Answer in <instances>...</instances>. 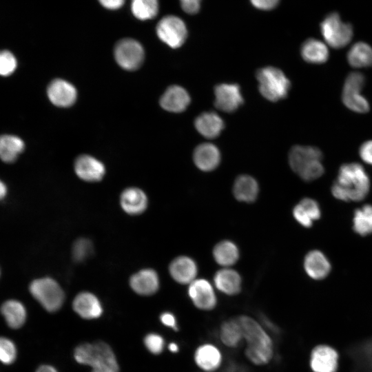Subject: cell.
Wrapping results in <instances>:
<instances>
[{
    "mask_svg": "<svg viewBox=\"0 0 372 372\" xmlns=\"http://www.w3.org/2000/svg\"><path fill=\"white\" fill-rule=\"evenodd\" d=\"M238 321L246 344L245 354L252 364L263 366L269 364L274 354L271 337L262 324L254 318L241 315L236 317Z\"/></svg>",
    "mask_w": 372,
    "mask_h": 372,
    "instance_id": "6da1fadb",
    "label": "cell"
},
{
    "mask_svg": "<svg viewBox=\"0 0 372 372\" xmlns=\"http://www.w3.org/2000/svg\"><path fill=\"white\" fill-rule=\"evenodd\" d=\"M370 179L362 165L358 163L343 164L331 187L333 196L343 201H360L370 189Z\"/></svg>",
    "mask_w": 372,
    "mask_h": 372,
    "instance_id": "7a4b0ae2",
    "label": "cell"
},
{
    "mask_svg": "<svg viewBox=\"0 0 372 372\" xmlns=\"http://www.w3.org/2000/svg\"><path fill=\"white\" fill-rule=\"evenodd\" d=\"M74 358L79 364L92 367L91 372H119L112 349L103 342L79 345L74 351Z\"/></svg>",
    "mask_w": 372,
    "mask_h": 372,
    "instance_id": "3957f363",
    "label": "cell"
},
{
    "mask_svg": "<svg viewBox=\"0 0 372 372\" xmlns=\"http://www.w3.org/2000/svg\"><path fill=\"white\" fill-rule=\"evenodd\" d=\"M322 153L317 147L295 145L289 153V163L291 169L302 179L311 181L324 173Z\"/></svg>",
    "mask_w": 372,
    "mask_h": 372,
    "instance_id": "277c9868",
    "label": "cell"
},
{
    "mask_svg": "<svg viewBox=\"0 0 372 372\" xmlns=\"http://www.w3.org/2000/svg\"><path fill=\"white\" fill-rule=\"evenodd\" d=\"M261 94L270 101H278L288 94L290 81L280 69L267 66L256 72Z\"/></svg>",
    "mask_w": 372,
    "mask_h": 372,
    "instance_id": "5b68a950",
    "label": "cell"
},
{
    "mask_svg": "<svg viewBox=\"0 0 372 372\" xmlns=\"http://www.w3.org/2000/svg\"><path fill=\"white\" fill-rule=\"evenodd\" d=\"M29 289L34 299L49 312L58 311L64 302V293L52 278L36 279L30 283Z\"/></svg>",
    "mask_w": 372,
    "mask_h": 372,
    "instance_id": "8992f818",
    "label": "cell"
},
{
    "mask_svg": "<svg viewBox=\"0 0 372 372\" xmlns=\"http://www.w3.org/2000/svg\"><path fill=\"white\" fill-rule=\"evenodd\" d=\"M320 31L327 44L335 49L348 45L353 34L351 25L342 21L337 12H331L324 19Z\"/></svg>",
    "mask_w": 372,
    "mask_h": 372,
    "instance_id": "52a82bcc",
    "label": "cell"
},
{
    "mask_svg": "<svg viewBox=\"0 0 372 372\" xmlns=\"http://www.w3.org/2000/svg\"><path fill=\"white\" fill-rule=\"evenodd\" d=\"M365 83L363 74L352 72L347 76L342 92V101L349 110L357 113H366L370 105L367 99L362 94Z\"/></svg>",
    "mask_w": 372,
    "mask_h": 372,
    "instance_id": "ba28073f",
    "label": "cell"
},
{
    "mask_svg": "<svg viewBox=\"0 0 372 372\" xmlns=\"http://www.w3.org/2000/svg\"><path fill=\"white\" fill-rule=\"evenodd\" d=\"M117 63L127 70L138 69L143 62L144 50L139 42L132 39H123L117 42L114 50Z\"/></svg>",
    "mask_w": 372,
    "mask_h": 372,
    "instance_id": "9c48e42d",
    "label": "cell"
},
{
    "mask_svg": "<svg viewBox=\"0 0 372 372\" xmlns=\"http://www.w3.org/2000/svg\"><path fill=\"white\" fill-rule=\"evenodd\" d=\"M158 38L172 48L180 47L187 36L185 23L178 17L168 15L162 18L157 24Z\"/></svg>",
    "mask_w": 372,
    "mask_h": 372,
    "instance_id": "30bf717a",
    "label": "cell"
},
{
    "mask_svg": "<svg viewBox=\"0 0 372 372\" xmlns=\"http://www.w3.org/2000/svg\"><path fill=\"white\" fill-rule=\"evenodd\" d=\"M188 295L194 305L202 311H211L217 304V298L211 285L205 279L192 281Z\"/></svg>",
    "mask_w": 372,
    "mask_h": 372,
    "instance_id": "8fae6325",
    "label": "cell"
},
{
    "mask_svg": "<svg viewBox=\"0 0 372 372\" xmlns=\"http://www.w3.org/2000/svg\"><path fill=\"white\" fill-rule=\"evenodd\" d=\"M215 106L221 111L232 112L243 103L242 96L238 85L222 83L214 89Z\"/></svg>",
    "mask_w": 372,
    "mask_h": 372,
    "instance_id": "7c38bea8",
    "label": "cell"
},
{
    "mask_svg": "<svg viewBox=\"0 0 372 372\" xmlns=\"http://www.w3.org/2000/svg\"><path fill=\"white\" fill-rule=\"evenodd\" d=\"M347 354L352 372H372V336L350 346Z\"/></svg>",
    "mask_w": 372,
    "mask_h": 372,
    "instance_id": "4fadbf2b",
    "label": "cell"
},
{
    "mask_svg": "<svg viewBox=\"0 0 372 372\" xmlns=\"http://www.w3.org/2000/svg\"><path fill=\"white\" fill-rule=\"evenodd\" d=\"M338 353L330 346L318 345L310 355V367L313 372H335L338 367Z\"/></svg>",
    "mask_w": 372,
    "mask_h": 372,
    "instance_id": "5bb4252c",
    "label": "cell"
},
{
    "mask_svg": "<svg viewBox=\"0 0 372 372\" xmlns=\"http://www.w3.org/2000/svg\"><path fill=\"white\" fill-rule=\"evenodd\" d=\"M194 360L198 368L204 372H214L221 366L223 355L216 345L205 343L198 346L194 354Z\"/></svg>",
    "mask_w": 372,
    "mask_h": 372,
    "instance_id": "9a60e30c",
    "label": "cell"
},
{
    "mask_svg": "<svg viewBox=\"0 0 372 372\" xmlns=\"http://www.w3.org/2000/svg\"><path fill=\"white\" fill-rule=\"evenodd\" d=\"M47 93L50 101L58 107H65L73 105L76 99V88L63 79H54L48 85Z\"/></svg>",
    "mask_w": 372,
    "mask_h": 372,
    "instance_id": "2e32d148",
    "label": "cell"
},
{
    "mask_svg": "<svg viewBox=\"0 0 372 372\" xmlns=\"http://www.w3.org/2000/svg\"><path fill=\"white\" fill-rule=\"evenodd\" d=\"M74 170L80 178L88 182L100 180L105 172L103 164L89 155H81L76 159Z\"/></svg>",
    "mask_w": 372,
    "mask_h": 372,
    "instance_id": "e0dca14e",
    "label": "cell"
},
{
    "mask_svg": "<svg viewBox=\"0 0 372 372\" xmlns=\"http://www.w3.org/2000/svg\"><path fill=\"white\" fill-rule=\"evenodd\" d=\"M190 103L188 92L179 85L169 87L160 99L161 106L171 112L184 111Z\"/></svg>",
    "mask_w": 372,
    "mask_h": 372,
    "instance_id": "ac0fdd59",
    "label": "cell"
},
{
    "mask_svg": "<svg viewBox=\"0 0 372 372\" xmlns=\"http://www.w3.org/2000/svg\"><path fill=\"white\" fill-rule=\"evenodd\" d=\"M72 307L74 311L85 319L97 318L103 312L99 299L90 292L79 293L73 300Z\"/></svg>",
    "mask_w": 372,
    "mask_h": 372,
    "instance_id": "d6986e66",
    "label": "cell"
},
{
    "mask_svg": "<svg viewBox=\"0 0 372 372\" xmlns=\"http://www.w3.org/2000/svg\"><path fill=\"white\" fill-rule=\"evenodd\" d=\"M169 270L172 278L177 282L190 284L197 274V265L191 258L179 256L170 263Z\"/></svg>",
    "mask_w": 372,
    "mask_h": 372,
    "instance_id": "ffe728a7",
    "label": "cell"
},
{
    "mask_svg": "<svg viewBox=\"0 0 372 372\" xmlns=\"http://www.w3.org/2000/svg\"><path fill=\"white\" fill-rule=\"evenodd\" d=\"M130 283L132 289L142 296L154 294L159 287L158 275L150 269H143L134 274L130 278Z\"/></svg>",
    "mask_w": 372,
    "mask_h": 372,
    "instance_id": "44dd1931",
    "label": "cell"
},
{
    "mask_svg": "<svg viewBox=\"0 0 372 372\" xmlns=\"http://www.w3.org/2000/svg\"><path fill=\"white\" fill-rule=\"evenodd\" d=\"M193 158L198 169L209 172L218 167L220 161V154L214 145L203 143L196 147Z\"/></svg>",
    "mask_w": 372,
    "mask_h": 372,
    "instance_id": "7402d4cb",
    "label": "cell"
},
{
    "mask_svg": "<svg viewBox=\"0 0 372 372\" xmlns=\"http://www.w3.org/2000/svg\"><path fill=\"white\" fill-rule=\"evenodd\" d=\"M304 268L309 277L315 280H321L329 273L331 265L323 253L318 250H313L306 255Z\"/></svg>",
    "mask_w": 372,
    "mask_h": 372,
    "instance_id": "603a6c76",
    "label": "cell"
},
{
    "mask_svg": "<svg viewBox=\"0 0 372 372\" xmlns=\"http://www.w3.org/2000/svg\"><path fill=\"white\" fill-rule=\"evenodd\" d=\"M293 215L296 220L301 225L310 227L313 221L320 218L321 211L316 200L305 198L293 207Z\"/></svg>",
    "mask_w": 372,
    "mask_h": 372,
    "instance_id": "cb8c5ba5",
    "label": "cell"
},
{
    "mask_svg": "<svg viewBox=\"0 0 372 372\" xmlns=\"http://www.w3.org/2000/svg\"><path fill=\"white\" fill-rule=\"evenodd\" d=\"M214 281L216 288L228 296L236 295L241 290L240 276L231 269L225 268L217 271Z\"/></svg>",
    "mask_w": 372,
    "mask_h": 372,
    "instance_id": "d4e9b609",
    "label": "cell"
},
{
    "mask_svg": "<svg viewBox=\"0 0 372 372\" xmlns=\"http://www.w3.org/2000/svg\"><path fill=\"white\" fill-rule=\"evenodd\" d=\"M121 205L129 214L136 215L143 212L147 205L145 193L140 189L130 187L125 189L121 195Z\"/></svg>",
    "mask_w": 372,
    "mask_h": 372,
    "instance_id": "484cf974",
    "label": "cell"
},
{
    "mask_svg": "<svg viewBox=\"0 0 372 372\" xmlns=\"http://www.w3.org/2000/svg\"><path fill=\"white\" fill-rule=\"evenodd\" d=\"M0 311L6 324L11 329H19L25 322L26 310L24 305L19 300L5 301L1 306Z\"/></svg>",
    "mask_w": 372,
    "mask_h": 372,
    "instance_id": "4316f807",
    "label": "cell"
},
{
    "mask_svg": "<svg viewBox=\"0 0 372 372\" xmlns=\"http://www.w3.org/2000/svg\"><path fill=\"white\" fill-rule=\"evenodd\" d=\"M197 131L203 136L212 138L218 136L224 128L223 119L215 112H204L195 120Z\"/></svg>",
    "mask_w": 372,
    "mask_h": 372,
    "instance_id": "83f0119b",
    "label": "cell"
},
{
    "mask_svg": "<svg viewBox=\"0 0 372 372\" xmlns=\"http://www.w3.org/2000/svg\"><path fill=\"white\" fill-rule=\"evenodd\" d=\"M300 53L305 61L313 64L325 63L329 56L327 45L316 39L306 40L301 46Z\"/></svg>",
    "mask_w": 372,
    "mask_h": 372,
    "instance_id": "f1b7e54d",
    "label": "cell"
},
{
    "mask_svg": "<svg viewBox=\"0 0 372 372\" xmlns=\"http://www.w3.org/2000/svg\"><path fill=\"white\" fill-rule=\"evenodd\" d=\"M258 192L257 181L249 175H240L234 182L233 192L235 198L239 201L252 203L256 200Z\"/></svg>",
    "mask_w": 372,
    "mask_h": 372,
    "instance_id": "f546056e",
    "label": "cell"
},
{
    "mask_svg": "<svg viewBox=\"0 0 372 372\" xmlns=\"http://www.w3.org/2000/svg\"><path fill=\"white\" fill-rule=\"evenodd\" d=\"M219 338L227 347L235 349L243 342L242 332L236 318L224 321L219 329Z\"/></svg>",
    "mask_w": 372,
    "mask_h": 372,
    "instance_id": "4dcf8cb0",
    "label": "cell"
},
{
    "mask_svg": "<svg viewBox=\"0 0 372 372\" xmlns=\"http://www.w3.org/2000/svg\"><path fill=\"white\" fill-rule=\"evenodd\" d=\"M24 142L17 136H0V158L6 163H14L24 150Z\"/></svg>",
    "mask_w": 372,
    "mask_h": 372,
    "instance_id": "1f68e13d",
    "label": "cell"
},
{
    "mask_svg": "<svg viewBox=\"0 0 372 372\" xmlns=\"http://www.w3.org/2000/svg\"><path fill=\"white\" fill-rule=\"evenodd\" d=\"M349 64L355 68L372 66V47L368 43L359 41L354 43L347 55Z\"/></svg>",
    "mask_w": 372,
    "mask_h": 372,
    "instance_id": "d6a6232c",
    "label": "cell"
},
{
    "mask_svg": "<svg viewBox=\"0 0 372 372\" xmlns=\"http://www.w3.org/2000/svg\"><path fill=\"white\" fill-rule=\"evenodd\" d=\"M213 256L218 264L228 267L234 265L238 260L239 250L233 242L223 240L214 247Z\"/></svg>",
    "mask_w": 372,
    "mask_h": 372,
    "instance_id": "836d02e7",
    "label": "cell"
},
{
    "mask_svg": "<svg viewBox=\"0 0 372 372\" xmlns=\"http://www.w3.org/2000/svg\"><path fill=\"white\" fill-rule=\"evenodd\" d=\"M353 228L361 236L372 234V205H364L355 211Z\"/></svg>",
    "mask_w": 372,
    "mask_h": 372,
    "instance_id": "e575fe53",
    "label": "cell"
},
{
    "mask_svg": "<svg viewBox=\"0 0 372 372\" xmlns=\"http://www.w3.org/2000/svg\"><path fill=\"white\" fill-rule=\"evenodd\" d=\"M131 10L140 20L153 19L158 13V0H132Z\"/></svg>",
    "mask_w": 372,
    "mask_h": 372,
    "instance_id": "d590c367",
    "label": "cell"
},
{
    "mask_svg": "<svg viewBox=\"0 0 372 372\" xmlns=\"http://www.w3.org/2000/svg\"><path fill=\"white\" fill-rule=\"evenodd\" d=\"M17 349L9 338L0 336V362L4 364H12L17 358Z\"/></svg>",
    "mask_w": 372,
    "mask_h": 372,
    "instance_id": "8d00e7d4",
    "label": "cell"
},
{
    "mask_svg": "<svg viewBox=\"0 0 372 372\" xmlns=\"http://www.w3.org/2000/svg\"><path fill=\"white\" fill-rule=\"evenodd\" d=\"M92 245L91 242L85 238L77 240L72 248V256L75 261L83 262L92 254Z\"/></svg>",
    "mask_w": 372,
    "mask_h": 372,
    "instance_id": "74e56055",
    "label": "cell"
},
{
    "mask_svg": "<svg viewBox=\"0 0 372 372\" xmlns=\"http://www.w3.org/2000/svg\"><path fill=\"white\" fill-rule=\"evenodd\" d=\"M17 61L14 54L8 50L0 51V75L8 76L16 70Z\"/></svg>",
    "mask_w": 372,
    "mask_h": 372,
    "instance_id": "f35d334b",
    "label": "cell"
},
{
    "mask_svg": "<svg viewBox=\"0 0 372 372\" xmlns=\"http://www.w3.org/2000/svg\"><path fill=\"white\" fill-rule=\"evenodd\" d=\"M146 348L154 354L161 353L164 348V340L158 334L150 333L144 339Z\"/></svg>",
    "mask_w": 372,
    "mask_h": 372,
    "instance_id": "ab89813d",
    "label": "cell"
},
{
    "mask_svg": "<svg viewBox=\"0 0 372 372\" xmlns=\"http://www.w3.org/2000/svg\"><path fill=\"white\" fill-rule=\"evenodd\" d=\"M359 155L364 162L372 165V140L366 141L360 145Z\"/></svg>",
    "mask_w": 372,
    "mask_h": 372,
    "instance_id": "60d3db41",
    "label": "cell"
},
{
    "mask_svg": "<svg viewBox=\"0 0 372 372\" xmlns=\"http://www.w3.org/2000/svg\"><path fill=\"white\" fill-rule=\"evenodd\" d=\"M182 9L190 14H196L200 7V0H180Z\"/></svg>",
    "mask_w": 372,
    "mask_h": 372,
    "instance_id": "b9f144b4",
    "label": "cell"
},
{
    "mask_svg": "<svg viewBox=\"0 0 372 372\" xmlns=\"http://www.w3.org/2000/svg\"><path fill=\"white\" fill-rule=\"evenodd\" d=\"M251 3L260 10H269L274 8L279 0H250Z\"/></svg>",
    "mask_w": 372,
    "mask_h": 372,
    "instance_id": "7bdbcfd3",
    "label": "cell"
},
{
    "mask_svg": "<svg viewBox=\"0 0 372 372\" xmlns=\"http://www.w3.org/2000/svg\"><path fill=\"white\" fill-rule=\"evenodd\" d=\"M160 318L164 325L171 327L174 330L178 329L176 318L172 313L165 312L161 314Z\"/></svg>",
    "mask_w": 372,
    "mask_h": 372,
    "instance_id": "ee69618b",
    "label": "cell"
},
{
    "mask_svg": "<svg viewBox=\"0 0 372 372\" xmlns=\"http://www.w3.org/2000/svg\"><path fill=\"white\" fill-rule=\"evenodd\" d=\"M99 1L107 9L116 10L123 5L125 0H99Z\"/></svg>",
    "mask_w": 372,
    "mask_h": 372,
    "instance_id": "f6af8a7d",
    "label": "cell"
},
{
    "mask_svg": "<svg viewBox=\"0 0 372 372\" xmlns=\"http://www.w3.org/2000/svg\"><path fill=\"white\" fill-rule=\"evenodd\" d=\"M36 372H57L55 368L50 365H41Z\"/></svg>",
    "mask_w": 372,
    "mask_h": 372,
    "instance_id": "bcb514c9",
    "label": "cell"
},
{
    "mask_svg": "<svg viewBox=\"0 0 372 372\" xmlns=\"http://www.w3.org/2000/svg\"><path fill=\"white\" fill-rule=\"evenodd\" d=\"M7 187L6 184L0 180V200H3L7 194Z\"/></svg>",
    "mask_w": 372,
    "mask_h": 372,
    "instance_id": "7dc6e473",
    "label": "cell"
},
{
    "mask_svg": "<svg viewBox=\"0 0 372 372\" xmlns=\"http://www.w3.org/2000/svg\"><path fill=\"white\" fill-rule=\"evenodd\" d=\"M169 350L172 353H176L178 351V346L176 343L172 342L169 344Z\"/></svg>",
    "mask_w": 372,
    "mask_h": 372,
    "instance_id": "c3c4849f",
    "label": "cell"
},
{
    "mask_svg": "<svg viewBox=\"0 0 372 372\" xmlns=\"http://www.w3.org/2000/svg\"><path fill=\"white\" fill-rule=\"evenodd\" d=\"M0 273H1V272H0Z\"/></svg>",
    "mask_w": 372,
    "mask_h": 372,
    "instance_id": "681fc988",
    "label": "cell"
}]
</instances>
